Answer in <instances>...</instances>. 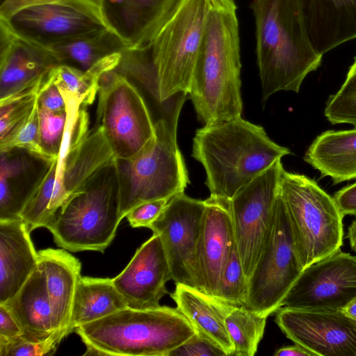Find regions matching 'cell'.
<instances>
[{"instance_id": "603a6c76", "label": "cell", "mask_w": 356, "mask_h": 356, "mask_svg": "<svg viewBox=\"0 0 356 356\" xmlns=\"http://www.w3.org/2000/svg\"><path fill=\"white\" fill-rule=\"evenodd\" d=\"M5 306L19 324L22 336L40 341L49 337L57 327L43 270L38 264L29 279Z\"/></svg>"}, {"instance_id": "f6af8a7d", "label": "cell", "mask_w": 356, "mask_h": 356, "mask_svg": "<svg viewBox=\"0 0 356 356\" xmlns=\"http://www.w3.org/2000/svg\"><path fill=\"white\" fill-rule=\"evenodd\" d=\"M346 237L349 240L351 249L356 252V218L351 222L348 227Z\"/></svg>"}, {"instance_id": "8fae6325", "label": "cell", "mask_w": 356, "mask_h": 356, "mask_svg": "<svg viewBox=\"0 0 356 356\" xmlns=\"http://www.w3.org/2000/svg\"><path fill=\"white\" fill-rule=\"evenodd\" d=\"M96 114L95 126H102L115 159L136 157L155 137V122L142 95L115 70L100 79Z\"/></svg>"}, {"instance_id": "277c9868", "label": "cell", "mask_w": 356, "mask_h": 356, "mask_svg": "<svg viewBox=\"0 0 356 356\" xmlns=\"http://www.w3.org/2000/svg\"><path fill=\"white\" fill-rule=\"evenodd\" d=\"M86 350L83 355L168 356L196 330L177 309L127 307L77 327Z\"/></svg>"}, {"instance_id": "5bb4252c", "label": "cell", "mask_w": 356, "mask_h": 356, "mask_svg": "<svg viewBox=\"0 0 356 356\" xmlns=\"http://www.w3.org/2000/svg\"><path fill=\"white\" fill-rule=\"evenodd\" d=\"M356 297V256L341 250L305 268L282 307L341 309Z\"/></svg>"}, {"instance_id": "2e32d148", "label": "cell", "mask_w": 356, "mask_h": 356, "mask_svg": "<svg viewBox=\"0 0 356 356\" xmlns=\"http://www.w3.org/2000/svg\"><path fill=\"white\" fill-rule=\"evenodd\" d=\"M0 22L15 35L44 48L77 35L108 28L89 13L58 3L26 7L8 19H0Z\"/></svg>"}, {"instance_id": "7c38bea8", "label": "cell", "mask_w": 356, "mask_h": 356, "mask_svg": "<svg viewBox=\"0 0 356 356\" xmlns=\"http://www.w3.org/2000/svg\"><path fill=\"white\" fill-rule=\"evenodd\" d=\"M283 170L280 159L229 200L235 241L248 281L267 238Z\"/></svg>"}, {"instance_id": "3957f363", "label": "cell", "mask_w": 356, "mask_h": 356, "mask_svg": "<svg viewBox=\"0 0 356 356\" xmlns=\"http://www.w3.org/2000/svg\"><path fill=\"white\" fill-rule=\"evenodd\" d=\"M251 8L262 101L282 90L298 92L323 57L309 42L300 0H254Z\"/></svg>"}, {"instance_id": "484cf974", "label": "cell", "mask_w": 356, "mask_h": 356, "mask_svg": "<svg viewBox=\"0 0 356 356\" xmlns=\"http://www.w3.org/2000/svg\"><path fill=\"white\" fill-rule=\"evenodd\" d=\"M304 160L322 177H331L334 184L356 179V127L318 135Z\"/></svg>"}, {"instance_id": "1f68e13d", "label": "cell", "mask_w": 356, "mask_h": 356, "mask_svg": "<svg viewBox=\"0 0 356 356\" xmlns=\"http://www.w3.org/2000/svg\"><path fill=\"white\" fill-rule=\"evenodd\" d=\"M39 87L0 102V150L15 137L29 120L37 105Z\"/></svg>"}, {"instance_id": "e0dca14e", "label": "cell", "mask_w": 356, "mask_h": 356, "mask_svg": "<svg viewBox=\"0 0 356 356\" xmlns=\"http://www.w3.org/2000/svg\"><path fill=\"white\" fill-rule=\"evenodd\" d=\"M172 280L160 236L153 234L113 282L128 307L151 309L159 307L168 293L165 284Z\"/></svg>"}, {"instance_id": "9c48e42d", "label": "cell", "mask_w": 356, "mask_h": 356, "mask_svg": "<svg viewBox=\"0 0 356 356\" xmlns=\"http://www.w3.org/2000/svg\"><path fill=\"white\" fill-rule=\"evenodd\" d=\"M280 193L304 268L341 250L343 216L333 197L314 180L284 169Z\"/></svg>"}, {"instance_id": "b9f144b4", "label": "cell", "mask_w": 356, "mask_h": 356, "mask_svg": "<svg viewBox=\"0 0 356 356\" xmlns=\"http://www.w3.org/2000/svg\"><path fill=\"white\" fill-rule=\"evenodd\" d=\"M333 197L343 216L356 215V182L341 188Z\"/></svg>"}, {"instance_id": "d590c367", "label": "cell", "mask_w": 356, "mask_h": 356, "mask_svg": "<svg viewBox=\"0 0 356 356\" xmlns=\"http://www.w3.org/2000/svg\"><path fill=\"white\" fill-rule=\"evenodd\" d=\"M325 115L332 124L346 123L356 127V75H347L338 92L330 96Z\"/></svg>"}, {"instance_id": "d6986e66", "label": "cell", "mask_w": 356, "mask_h": 356, "mask_svg": "<svg viewBox=\"0 0 356 356\" xmlns=\"http://www.w3.org/2000/svg\"><path fill=\"white\" fill-rule=\"evenodd\" d=\"M197 262L201 291L218 298L222 270L236 243L229 200H205Z\"/></svg>"}, {"instance_id": "7402d4cb", "label": "cell", "mask_w": 356, "mask_h": 356, "mask_svg": "<svg viewBox=\"0 0 356 356\" xmlns=\"http://www.w3.org/2000/svg\"><path fill=\"white\" fill-rule=\"evenodd\" d=\"M30 233L22 218L0 220V303L13 297L38 266Z\"/></svg>"}, {"instance_id": "ee69618b", "label": "cell", "mask_w": 356, "mask_h": 356, "mask_svg": "<svg viewBox=\"0 0 356 356\" xmlns=\"http://www.w3.org/2000/svg\"><path fill=\"white\" fill-rule=\"evenodd\" d=\"M275 356H315V355L302 346L295 343L293 346H284L277 350Z\"/></svg>"}, {"instance_id": "60d3db41", "label": "cell", "mask_w": 356, "mask_h": 356, "mask_svg": "<svg viewBox=\"0 0 356 356\" xmlns=\"http://www.w3.org/2000/svg\"><path fill=\"white\" fill-rule=\"evenodd\" d=\"M49 72L40 83L38 91V104L51 111H65L67 106L65 99L57 85L50 76Z\"/></svg>"}, {"instance_id": "4316f807", "label": "cell", "mask_w": 356, "mask_h": 356, "mask_svg": "<svg viewBox=\"0 0 356 356\" xmlns=\"http://www.w3.org/2000/svg\"><path fill=\"white\" fill-rule=\"evenodd\" d=\"M0 153V220L19 219L34 188L25 181L40 157L17 148Z\"/></svg>"}, {"instance_id": "30bf717a", "label": "cell", "mask_w": 356, "mask_h": 356, "mask_svg": "<svg viewBox=\"0 0 356 356\" xmlns=\"http://www.w3.org/2000/svg\"><path fill=\"white\" fill-rule=\"evenodd\" d=\"M303 269L279 191L264 246L248 281L245 306L267 318L275 314Z\"/></svg>"}, {"instance_id": "d6a6232c", "label": "cell", "mask_w": 356, "mask_h": 356, "mask_svg": "<svg viewBox=\"0 0 356 356\" xmlns=\"http://www.w3.org/2000/svg\"><path fill=\"white\" fill-rule=\"evenodd\" d=\"M248 279L235 243L220 277L218 298L235 306H245Z\"/></svg>"}, {"instance_id": "7a4b0ae2", "label": "cell", "mask_w": 356, "mask_h": 356, "mask_svg": "<svg viewBox=\"0 0 356 356\" xmlns=\"http://www.w3.org/2000/svg\"><path fill=\"white\" fill-rule=\"evenodd\" d=\"M290 154L287 147L272 140L262 127L240 117L197 129L191 156L204 168L210 195L231 200Z\"/></svg>"}, {"instance_id": "8d00e7d4", "label": "cell", "mask_w": 356, "mask_h": 356, "mask_svg": "<svg viewBox=\"0 0 356 356\" xmlns=\"http://www.w3.org/2000/svg\"><path fill=\"white\" fill-rule=\"evenodd\" d=\"M44 3H58L76 8L97 17L111 29L104 11V0H1L0 19H8L26 7Z\"/></svg>"}, {"instance_id": "e575fe53", "label": "cell", "mask_w": 356, "mask_h": 356, "mask_svg": "<svg viewBox=\"0 0 356 356\" xmlns=\"http://www.w3.org/2000/svg\"><path fill=\"white\" fill-rule=\"evenodd\" d=\"M68 334L67 330L59 329L40 341L29 340L22 335L8 339L0 337V356L51 355Z\"/></svg>"}, {"instance_id": "8992f818", "label": "cell", "mask_w": 356, "mask_h": 356, "mask_svg": "<svg viewBox=\"0 0 356 356\" xmlns=\"http://www.w3.org/2000/svg\"><path fill=\"white\" fill-rule=\"evenodd\" d=\"M122 220L114 160L101 168L58 210L47 229L65 250L104 252Z\"/></svg>"}, {"instance_id": "44dd1931", "label": "cell", "mask_w": 356, "mask_h": 356, "mask_svg": "<svg viewBox=\"0 0 356 356\" xmlns=\"http://www.w3.org/2000/svg\"><path fill=\"white\" fill-rule=\"evenodd\" d=\"M309 42L322 56L356 38V0H300Z\"/></svg>"}, {"instance_id": "74e56055", "label": "cell", "mask_w": 356, "mask_h": 356, "mask_svg": "<svg viewBox=\"0 0 356 356\" xmlns=\"http://www.w3.org/2000/svg\"><path fill=\"white\" fill-rule=\"evenodd\" d=\"M14 148L26 150L49 162L44 154L40 145L38 99L37 105L27 122L15 137L0 152H5Z\"/></svg>"}, {"instance_id": "ac0fdd59", "label": "cell", "mask_w": 356, "mask_h": 356, "mask_svg": "<svg viewBox=\"0 0 356 356\" xmlns=\"http://www.w3.org/2000/svg\"><path fill=\"white\" fill-rule=\"evenodd\" d=\"M1 26L0 102L38 87L44 76L59 65L44 47Z\"/></svg>"}, {"instance_id": "bcb514c9", "label": "cell", "mask_w": 356, "mask_h": 356, "mask_svg": "<svg viewBox=\"0 0 356 356\" xmlns=\"http://www.w3.org/2000/svg\"><path fill=\"white\" fill-rule=\"evenodd\" d=\"M341 310L349 317L356 320V297Z\"/></svg>"}, {"instance_id": "52a82bcc", "label": "cell", "mask_w": 356, "mask_h": 356, "mask_svg": "<svg viewBox=\"0 0 356 356\" xmlns=\"http://www.w3.org/2000/svg\"><path fill=\"white\" fill-rule=\"evenodd\" d=\"M102 126H95L76 147L63 141L58 157L42 173L20 218L29 230L47 227L58 210L104 165L114 161Z\"/></svg>"}, {"instance_id": "f1b7e54d", "label": "cell", "mask_w": 356, "mask_h": 356, "mask_svg": "<svg viewBox=\"0 0 356 356\" xmlns=\"http://www.w3.org/2000/svg\"><path fill=\"white\" fill-rule=\"evenodd\" d=\"M128 307L115 286L113 278L81 276L72 306L71 332L89 323Z\"/></svg>"}, {"instance_id": "ba28073f", "label": "cell", "mask_w": 356, "mask_h": 356, "mask_svg": "<svg viewBox=\"0 0 356 356\" xmlns=\"http://www.w3.org/2000/svg\"><path fill=\"white\" fill-rule=\"evenodd\" d=\"M155 137L136 157L115 159L120 213L123 219L137 205L184 193L188 174L177 143V130L163 119L154 122Z\"/></svg>"}, {"instance_id": "f546056e", "label": "cell", "mask_w": 356, "mask_h": 356, "mask_svg": "<svg viewBox=\"0 0 356 356\" xmlns=\"http://www.w3.org/2000/svg\"><path fill=\"white\" fill-rule=\"evenodd\" d=\"M122 52L114 53L97 62L87 70L59 64L49 72L63 97L74 98L82 106L92 104L99 88L102 76L119 65Z\"/></svg>"}, {"instance_id": "d4e9b609", "label": "cell", "mask_w": 356, "mask_h": 356, "mask_svg": "<svg viewBox=\"0 0 356 356\" xmlns=\"http://www.w3.org/2000/svg\"><path fill=\"white\" fill-rule=\"evenodd\" d=\"M38 265L45 275L57 327L70 334L74 298L81 276V262L66 250L47 248L38 252Z\"/></svg>"}, {"instance_id": "5b68a950", "label": "cell", "mask_w": 356, "mask_h": 356, "mask_svg": "<svg viewBox=\"0 0 356 356\" xmlns=\"http://www.w3.org/2000/svg\"><path fill=\"white\" fill-rule=\"evenodd\" d=\"M209 7V0H181L147 49L159 101L172 110L188 95Z\"/></svg>"}, {"instance_id": "f35d334b", "label": "cell", "mask_w": 356, "mask_h": 356, "mask_svg": "<svg viewBox=\"0 0 356 356\" xmlns=\"http://www.w3.org/2000/svg\"><path fill=\"white\" fill-rule=\"evenodd\" d=\"M168 356H227L207 337L196 332L191 338L172 350Z\"/></svg>"}, {"instance_id": "9a60e30c", "label": "cell", "mask_w": 356, "mask_h": 356, "mask_svg": "<svg viewBox=\"0 0 356 356\" xmlns=\"http://www.w3.org/2000/svg\"><path fill=\"white\" fill-rule=\"evenodd\" d=\"M275 321L287 338L315 356H356V320L341 309L284 307Z\"/></svg>"}, {"instance_id": "7bdbcfd3", "label": "cell", "mask_w": 356, "mask_h": 356, "mask_svg": "<svg viewBox=\"0 0 356 356\" xmlns=\"http://www.w3.org/2000/svg\"><path fill=\"white\" fill-rule=\"evenodd\" d=\"M22 330L10 310L0 303V337L13 338L22 335Z\"/></svg>"}, {"instance_id": "4dcf8cb0", "label": "cell", "mask_w": 356, "mask_h": 356, "mask_svg": "<svg viewBox=\"0 0 356 356\" xmlns=\"http://www.w3.org/2000/svg\"><path fill=\"white\" fill-rule=\"evenodd\" d=\"M266 319L245 306H230L225 324L234 348L232 356L255 355L264 334Z\"/></svg>"}, {"instance_id": "ab89813d", "label": "cell", "mask_w": 356, "mask_h": 356, "mask_svg": "<svg viewBox=\"0 0 356 356\" xmlns=\"http://www.w3.org/2000/svg\"><path fill=\"white\" fill-rule=\"evenodd\" d=\"M168 201L159 199L143 202L131 209L126 218L133 227H149L162 213Z\"/></svg>"}, {"instance_id": "ffe728a7", "label": "cell", "mask_w": 356, "mask_h": 356, "mask_svg": "<svg viewBox=\"0 0 356 356\" xmlns=\"http://www.w3.org/2000/svg\"><path fill=\"white\" fill-rule=\"evenodd\" d=\"M181 0H104L108 22L129 49H146Z\"/></svg>"}, {"instance_id": "4fadbf2b", "label": "cell", "mask_w": 356, "mask_h": 356, "mask_svg": "<svg viewBox=\"0 0 356 356\" xmlns=\"http://www.w3.org/2000/svg\"><path fill=\"white\" fill-rule=\"evenodd\" d=\"M205 207V200L179 193L148 227L161 238L172 280L200 291L197 252Z\"/></svg>"}, {"instance_id": "83f0119b", "label": "cell", "mask_w": 356, "mask_h": 356, "mask_svg": "<svg viewBox=\"0 0 356 356\" xmlns=\"http://www.w3.org/2000/svg\"><path fill=\"white\" fill-rule=\"evenodd\" d=\"M46 49L59 64L87 70L99 60L127 47L113 29L103 27L67 38Z\"/></svg>"}, {"instance_id": "cb8c5ba5", "label": "cell", "mask_w": 356, "mask_h": 356, "mask_svg": "<svg viewBox=\"0 0 356 356\" xmlns=\"http://www.w3.org/2000/svg\"><path fill=\"white\" fill-rule=\"evenodd\" d=\"M170 296L177 309L197 332L220 347L227 356H232L234 348L225 324V316L231 304L197 289L179 284H176Z\"/></svg>"}, {"instance_id": "7dc6e473", "label": "cell", "mask_w": 356, "mask_h": 356, "mask_svg": "<svg viewBox=\"0 0 356 356\" xmlns=\"http://www.w3.org/2000/svg\"><path fill=\"white\" fill-rule=\"evenodd\" d=\"M347 75H356V57L355 58L354 62L350 67Z\"/></svg>"}, {"instance_id": "6da1fadb", "label": "cell", "mask_w": 356, "mask_h": 356, "mask_svg": "<svg viewBox=\"0 0 356 356\" xmlns=\"http://www.w3.org/2000/svg\"><path fill=\"white\" fill-rule=\"evenodd\" d=\"M209 3L188 92L204 126L240 118L243 112L236 5L234 0Z\"/></svg>"}, {"instance_id": "836d02e7", "label": "cell", "mask_w": 356, "mask_h": 356, "mask_svg": "<svg viewBox=\"0 0 356 356\" xmlns=\"http://www.w3.org/2000/svg\"><path fill=\"white\" fill-rule=\"evenodd\" d=\"M41 149L49 162L60 154L67 121V111H51L38 104Z\"/></svg>"}]
</instances>
